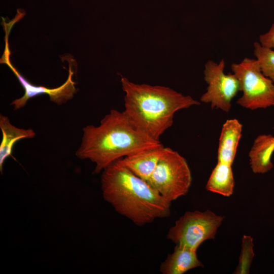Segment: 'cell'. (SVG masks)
<instances>
[{
    "instance_id": "cell-2",
    "label": "cell",
    "mask_w": 274,
    "mask_h": 274,
    "mask_svg": "<svg viewBox=\"0 0 274 274\" xmlns=\"http://www.w3.org/2000/svg\"><path fill=\"white\" fill-rule=\"evenodd\" d=\"M124 112L132 123L155 140L173 124L175 113L200 102L169 87L134 83L121 79Z\"/></svg>"
},
{
    "instance_id": "cell-17",
    "label": "cell",
    "mask_w": 274,
    "mask_h": 274,
    "mask_svg": "<svg viewBox=\"0 0 274 274\" xmlns=\"http://www.w3.org/2000/svg\"><path fill=\"white\" fill-rule=\"evenodd\" d=\"M259 43L262 46L274 50V23L268 31L259 36Z\"/></svg>"
},
{
    "instance_id": "cell-11",
    "label": "cell",
    "mask_w": 274,
    "mask_h": 274,
    "mask_svg": "<svg viewBox=\"0 0 274 274\" xmlns=\"http://www.w3.org/2000/svg\"><path fill=\"white\" fill-rule=\"evenodd\" d=\"M196 250L176 245L174 252L168 254L161 264L160 271L163 274H182L193 268L203 267L198 259Z\"/></svg>"
},
{
    "instance_id": "cell-5",
    "label": "cell",
    "mask_w": 274,
    "mask_h": 274,
    "mask_svg": "<svg viewBox=\"0 0 274 274\" xmlns=\"http://www.w3.org/2000/svg\"><path fill=\"white\" fill-rule=\"evenodd\" d=\"M231 69L242 92L236 101L239 106L251 110L274 107V84L263 74L256 58L246 57L232 63Z\"/></svg>"
},
{
    "instance_id": "cell-16",
    "label": "cell",
    "mask_w": 274,
    "mask_h": 274,
    "mask_svg": "<svg viewBox=\"0 0 274 274\" xmlns=\"http://www.w3.org/2000/svg\"><path fill=\"white\" fill-rule=\"evenodd\" d=\"M253 239L250 235H243L238 263L233 273L248 274L249 273L251 264L255 256Z\"/></svg>"
},
{
    "instance_id": "cell-7",
    "label": "cell",
    "mask_w": 274,
    "mask_h": 274,
    "mask_svg": "<svg viewBox=\"0 0 274 274\" xmlns=\"http://www.w3.org/2000/svg\"><path fill=\"white\" fill-rule=\"evenodd\" d=\"M225 67L223 58L219 62L209 60L206 63L203 74L208 87L200 100L210 104L212 109L227 113L231 108L232 99L240 91V86L233 73L225 74Z\"/></svg>"
},
{
    "instance_id": "cell-9",
    "label": "cell",
    "mask_w": 274,
    "mask_h": 274,
    "mask_svg": "<svg viewBox=\"0 0 274 274\" xmlns=\"http://www.w3.org/2000/svg\"><path fill=\"white\" fill-rule=\"evenodd\" d=\"M163 145L126 156L117 160L121 165L142 179L147 181L161 158Z\"/></svg>"
},
{
    "instance_id": "cell-1",
    "label": "cell",
    "mask_w": 274,
    "mask_h": 274,
    "mask_svg": "<svg viewBox=\"0 0 274 274\" xmlns=\"http://www.w3.org/2000/svg\"><path fill=\"white\" fill-rule=\"evenodd\" d=\"M162 145L135 127L124 112L111 109L97 126L88 125L76 155L95 164L98 174L115 161Z\"/></svg>"
},
{
    "instance_id": "cell-8",
    "label": "cell",
    "mask_w": 274,
    "mask_h": 274,
    "mask_svg": "<svg viewBox=\"0 0 274 274\" xmlns=\"http://www.w3.org/2000/svg\"><path fill=\"white\" fill-rule=\"evenodd\" d=\"M6 46L1 62L6 63L11 69L17 78L20 83L24 89V95L14 100L11 104L14 110L23 108L29 99L42 94H47L50 100L60 105L72 99L76 93L75 82L72 80L73 72L71 67H69V75L67 80L60 86L55 88H48L44 86H36L29 83L18 71L12 65L10 61V50L8 43V37H6Z\"/></svg>"
},
{
    "instance_id": "cell-3",
    "label": "cell",
    "mask_w": 274,
    "mask_h": 274,
    "mask_svg": "<svg viewBox=\"0 0 274 274\" xmlns=\"http://www.w3.org/2000/svg\"><path fill=\"white\" fill-rule=\"evenodd\" d=\"M101 183L105 199L136 225L170 215L171 202L117 161L102 171Z\"/></svg>"
},
{
    "instance_id": "cell-12",
    "label": "cell",
    "mask_w": 274,
    "mask_h": 274,
    "mask_svg": "<svg viewBox=\"0 0 274 274\" xmlns=\"http://www.w3.org/2000/svg\"><path fill=\"white\" fill-rule=\"evenodd\" d=\"M274 153V136L262 134L255 139L249 153L250 165L255 174H265L273 167L271 157Z\"/></svg>"
},
{
    "instance_id": "cell-4",
    "label": "cell",
    "mask_w": 274,
    "mask_h": 274,
    "mask_svg": "<svg viewBox=\"0 0 274 274\" xmlns=\"http://www.w3.org/2000/svg\"><path fill=\"white\" fill-rule=\"evenodd\" d=\"M147 182L172 202L187 193L191 184V173L182 155L169 147H164L155 170Z\"/></svg>"
},
{
    "instance_id": "cell-13",
    "label": "cell",
    "mask_w": 274,
    "mask_h": 274,
    "mask_svg": "<svg viewBox=\"0 0 274 274\" xmlns=\"http://www.w3.org/2000/svg\"><path fill=\"white\" fill-rule=\"evenodd\" d=\"M0 128L3 137L0 145V169L3 170L6 159L11 155L13 147L16 142L23 139L33 138L36 136L31 128H20L13 125L7 116L0 115Z\"/></svg>"
},
{
    "instance_id": "cell-15",
    "label": "cell",
    "mask_w": 274,
    "mask_h": 274,
    "mask_svg": "<svg viewBox=\"0 0 274 274\" xmlns=\"http://www.w3.org/2000/svg\"><path fill=\"white\" fill-rule=\"evenodd\" d=\"M254 54L263 74L274 84V50L254 43Z\"/></svg>"
},
{
    "instance_id": "cell-6",
    "label": "cell",
    "mask_w": 274,
    "mask_h": 274,
    "mask_svg": "<svg viewBox=\"0 0 274 274\" xmlns=\"http://www.w3.org/2000/svg\"><path fill=\"white\" fill-rule=\"evenodd\" d=\"M224 217L210 210L187 211L170 228L168 239L197 250L205 241L214 239Z\"/></svg>"
},
{
    "instance_id": "cell-14",
    "label": "cell",
    "mask_w": 274,
    "mask_h": 274,
    "mask_svg": "<svg viewBox=\"0 0 274 274\" xmlns=\"http://www.w3.org/2000/svg\"><path fill=\"white\" fill-rule=\"evenodd\" d=\"M231 166L218 161L207 183L206 189L224 196L231 195L235 184Z\"/></svg>"
},
{
    "instance_id": "cell-10",
    "label": "cell",
    "mask_w": 274,
    "mask_h": 274,
    "mask_svg": "<svg viewBox=\"0 0 274 274\" xmlns=\"http://www.w3.org/2000/svg\"><path fill=\"white\" fill-rule=\"evenodd\" d=\"M242 130L243 125L236 119H228L223 124L219 140L218 161L232 165Z\"/></svg>"
}]
</instances>
